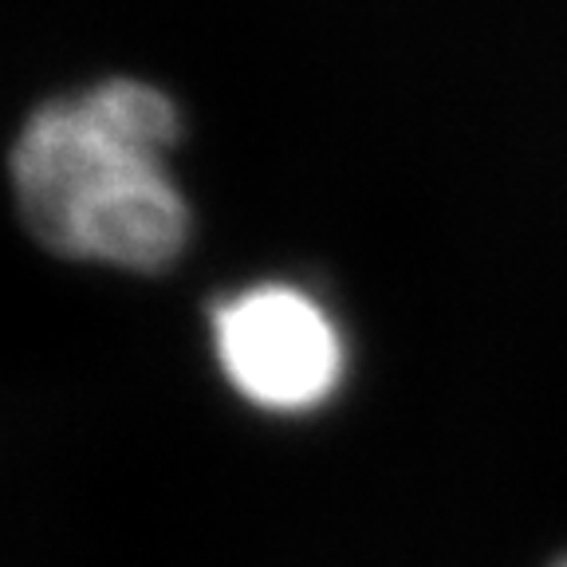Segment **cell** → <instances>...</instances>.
<instances>
[{
    "mask_svg": "<svg viewBox=\"0 0 567 567\" xmlns=\"http://www.w3.org/2000/svg\"><path fill=\"white\" fill-rule=\"evenodd\" d=\"M213 367L245 406L300 417L331 406L351 374L343 319L308 284L268 276L229 288L205 311Z\"/></svg>",
    "mask_w": 567,
    "mask_h": 567,
    "instance_id": "obj_2",
    "label": "cell"
},
{
    "mask_svg": "<svg viewBox=\"0 0 567 567\" xmlns=\"http://www.w3.org/2000/svg\"><path fill=\"white\" fill-rule=\"evenodd\" d=\"M186 115L162 83L103 75L55 91L9 142L24 233L68 265L162 276L189 252L194 202L174 169Z\"/></svg>",
    "mask_w": 567,
    "mask_h": 567,
    "instance_id": "obj_1",
    "label": "cell"
},
{
    "mask_svg": "<svg viewBox=\"0 0 567 567\" xmlns=\"http://www.w3.org/2000/svg\"><path fill=\"white\" fill-rule=\"evenodd\" d=\"M559 567H567V564H559Z\"/></svg>",
    "mask_w": 567,
    "mask_h": 567,
    "instance_id": "obj_3",
    "label": "cell"
}]
</instances>
